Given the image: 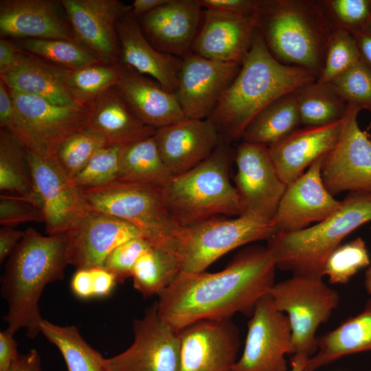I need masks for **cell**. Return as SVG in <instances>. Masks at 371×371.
<instances>
[{"instance_id":"cell-26","label":"cell","mask_w":371,"mask_h":371,"mask_svg":"<svg viewBox=\"0 0 371 371\" xmlns=\"http://www.w3.org/2000/svg\"><path fill=\"white\" fill-rule=\"evenodd\" d=\"M342 120L321 126L299 128L269 147L276 168L287 186L333 148L339 137Z\"/></svg>"},{"instance_id":"cell-22","label":"cell","mask_w":371,"mask_h":371,"mask_svg":"<svg viewBox=\"0 0 371 371\" xmlns=\"http://www.w3.org/2000/svg\"><path fill=\"white\" fill-rule=\"evenodd\" d=\"M202 13L197 0H168L138 21L153 47L183 58L192 53Z\"/></svg>"},{"instance_id":"cell-14","label":"cell","mask_w":371,"mask_h":371,"mask_svg":"<svg viewBox=\"0 0 371 371\" xmlns=\"http://www.w3.org/2000/svg\"><path fill=\"white\" fill-rule=\"evenodd\" d=\"M235 188L243 214L271 221L287 185L280 178L269 148L241 141L234 151Z\"/></svg>"},{"instance_id":"cell-59","label":"cell","mask_w":371,"mask_h":371,"mask_svg":"<svg viewBox=\"0 0 371 371\" xmlns=\"http://www.w3.org/2000/svg\"><path fill=\"white\" fill-rule=\"evenodd\" d=\"M368 129H369L370 132L368 133V136H369V137H370V139L371 140V122L370 123V125L368 126Z\"/></svg>"},{"instance_id":"cell-29","label":"cell","mask_w":371,"mask_h":371,"mask_svg":"<svg viewBox=\"0 0 371 371\" xmlns=\"http://www.w3.org/2000/svg\"><path fill=\"white\" fill-rule=\"evenodd\" d=\"M87 128L103 137L106 145L125 146L153 136L156 129L141 121L115 87L90 104Z\"/></svg>"},{"instance_id":"cell-36","label":"cell","mask_w":371,"mask_h":371,"mask_svg":"<svg viewBox=\"0 0 371 371\" xmlns=\"http://www.w3.org/2000/svg\"><path fill=\"white\" fill-rule=\"evenodd\" d=\"M41 333L59 350L68 371H106L105 358L82 338L76 326L43 319Z\"/></svg>"},{"instance_id":"cell-38","label":"cell","mask_w":371,"mask_h":371,"mask_svg":"<svg viewBox=\"0 0 371 371\" xmlns=\"http://www.w3.org/2000/svg\"><path fill=\"white\" fill-rule=\"evenodd\" d=\"M121 63H98L71 70L67 80V89L75 102L88 106L100 95L117 85Z\"/></svg>"},{"instance_id":"cell-7","label":"cell","mask_w":371,"mask_h":371,"mask_svg":"<svg viewBox=\"0 0 371 371\" xmlns=\"http://www.w3.org/2000/svg\"><path fill=\"white\" fill-rule=\"evenodd\" d=\"M80 190L89 209L128 222L150 246L177 254L183 228L168 212L161 187L117 179Z\"/></svg>"},{"instance_id":"cell-34","label":"cell","mask_w":371,"mask_h":371,"mask_svg":"<svg viewBox=\"0 0 371 371\" xmlns=\"http://www.w3.org/2000/svg\"><path fill=\"white\" fill-rule=\"evenodd\" d=\"M298 112L302 127L328 125L344 117L348 104L328 84L314 80L295 90Z\"/></svg>"},{"instance_id":"cell-41","label":"cell","mask_w":371,"mask_h":371,"mask_svg":"<svg viewBox=\"0 0 371 371\" xmlns=\"http://www.w3.org/2000/svg\"><path fill=\"white\" fill-rule=\"evenodd\" d=\"M360 60V55L352 34L335 28L329 38L322 71L316 80L328 84Z\"/></svg>"},{"instance_id":"cell-16","label":"cell","mask_w":371,"mask_h":371,"mask_svg":"<svg viewBox=\"0 0 371 371\" xmlns=\"http://www.w3.org/2000/svg\"><path fill=\"white\" fill-rule=\"evenodd\" d=\"M179 332V371H233L240 339L231 318L198 321Z\"/></svg>"},{"instance_id":"cell-15","label":"cell","mask_w":371,"mask_h":371,"mask_svg":"<svg viewBox=\"0 0 371 371\" xmlns=\"http://www.w3.org/2000/svg\"><path fill=\"white\" fill-rule=\"evenodd\" d=\"M9 91L21 117L28 148L56 155L67 137L87 127L89 105H56L39 97Z\"/></svg>"},{"instance_id":"cell-9","label":"cell","mask_w":371,"mask_h":371,"mask_svg":"<svg viewBox=\"0 0 371 371\" xmlns=\"http://www.w3.org/2000/svg\"><path fill=\"white\" fill-rule=\"evenodd\" d=\"M323 278L294 276L276 282L269 295L276 308L288 317L293 355L310 358L317 351V330L339 303V295Z\"/></svg>"},{"instance_id":"cell-57","label":"cell","mask_w":371,"mask_h":371,"mask_svg":"<svg viewBox=\"0 0 371 371\" xmlns=\"http://www.w3.org/2000/svg\"><path fill=\"white\" fill-rule=\"evenodd\" d=\"M308 357L302 355H294L291 359L290 371H304Z\"/></svg>"},{"instance_id":"cell-46","label":"cell","mask_w":371,"mask_h":371,"mask_svg":"<svg viewBox=\"0 0 371 371\" xmlns=\"http://www.w3.org/2000/svg\"><path fill=\"white\" fill-rule=\"evenodd\" d=\"M30 221L45 223V216L39 206L17 196L1 195L0 224L2 227H14Z\"/></svg>"},{"instance_id":"cell-39","label":"cell","mask_w":371,"mask_h":371,"mask_svg":"<svg viewBox=\"0 0 371 371\" xmlns=\"http://www.w3.org/2000/svg\"><path fill=\"white\" fill-rule=\"evenodd\" d=\"M370 264L365 240L357 237L337 247L327 257L322 271L330 284H344L348 282L362 269Z\"/></svg>"},{"instance_id":"cell-50","label":"cell","mask_w":371,"mask_h":371,"mask_svg":"<svg viewBox=\"0 0 371 371\" xmlns=\"http://www.w3.org/2000/svg\"><path fill=\"white\" fill-rule=\"evenodd\" d=\"M91 271L94 297L109 296L117 282L114 274L104 267H94L91 268Z\"/></svg>"},{"instance_id":"cell-40","label":"cell","mask_w":371,"mask_h":371,"mask_svg":"<svg viewBox=\"0 0 371 371\" xmlns=\"http://www.w3.org/2000/svg\"><path fill=\"white\" fill-rule=\"evenodd\" d=\"M106 145L102 136L87 127L67 137L58 146L56 156L63 169L72 179L93 155Z\"/></svg>"},{"instance_id":"cell-53","label":"cell","mask_w":371,"mask_h":371,"mask_svg":"<svg viewBox=\"0 0 371 371\" xmlns=\"http://www.w3.org/2000/svg\"><path fill=\"white\" fill-rule=\"evenodd\" d=\"M24 232L12 227H2L0 229V262L9 258L21 240Z\"/></svg>"},{"instance_id":"cell-17","label":"cell","mask_w":371,"mask_h":371,"mask_svg":"<svg viewBox=\"0 0 371 371\" xmlns=\"http://www.w3.org/2000/svg\"><path fill=\"white\" fill-rule=\"evenodd\" d=\"M240 65L207 59L192 52L183 58L175 95L185 117L207 119Z\"/></svg>"},{"instance_id":"cell-4","label":"cell","mask_w":371,"mask_h":371,"mask_svg":"<svg viewBox=\"0 0 371 371\" xmlns=\"http://www.w3.org/2000/svg\"><path fill=\"white\" fill-rule=\"evenodd\" d=\"M256 18L278 61L319 76L333 29L318 0H257Z\"/></svg>"},{"instance_id":"cell-5","label":"cell","mask_w":371,"mask_h":371,"mask_svg":"<svg viewBox=\"0 0 371 371\" xmlns=\"http://www.w3.org/2000/svg\"><path fill=\"white\" fill-rule=\"evenodd\" d=\"M234 159L230 143L221 138L205 160L172 176L161 187L165 205L180 227H188L216 216L243 214L239 195L229 179Z\"/></svg>"},{"instance_id":"cell-32","label":"cell","mask_w":371,"mask_h":371,"mask_svg":"<svg viewBox=\"0 0 371 371\" xmlns=\"http://www.w3.org/2000/svg\"><path fill=\"white\" fill-rule=\"evenodd\" d=\"M0 190L39 206L27 147L19 138L2 130H0Z\"/></svg>"},{"instance_id":"cell-56","label":"cell","mask_w":371,"mask_h":371,"mask_svg":"<svg viewBox=\"0 0 371 371\" xmlns=\"http://www.w3.org/2000/svg\"><path fill=\"white\" fill-rule=\"evenodd\" d=\"M168 1V0H135L131 5V13L137 19Z\"/></svg>"},{"instance_id":"cell-20","label":"cell","mask_w":371,"mask_h":371,"mask_svg":"<svg viewBox=\"0 0 371 371\" xmlns=\"http://www.w3.org/2000/svg\"><path fill=\"white\" fill-rule=\"evenodd\" d=\"M76 39L105 64L120 63L116 23L131 10L118 0H62Z\"/></svg>"},{"instance_id":"cell-55","label":"cell","mask_w":371,"mask_h":371,"mask_svg":"<svg viewBox=\"0 0 371 371\" xmlns=\"http://www.w3.org/2000/svg\"><path fill=\"white\" fill-rule=\"evenodd\" d=\"M11 371H43L38 352L31 349L25 354H19Z\"/></svg>"},{"instance_id":"cell-45","label":"cell","mask_w":371,"mask_h":371,"mask_svg":"<svg viewBox=\"0 0 371 371\" xmlns=\"http://www.w3.org/2000/svg\"><path fill=\"white\" fill-rule=\"evenodd\" d=\"M149 247V244L141 237L129 240L109 254L104 267L114 274L117 282H123L131 277L136 262Z\"/></svg>"},{"instance_id":"cell-48","label":"cell","mask_w":371,"mask_h":371,"mask_svg":"<svg viewBox=\"0 0 371 371\" xmlns=\"http://www.w3.org/2000/svg\"><path fill=\"white\" fill-rule=\"evenodd\" d=\"M205 10L219 11L240 16H254L257 0H197Z\"/></svg>"},{"instance_id":"cell-33","label":"cell","mask_w":371,"mask_h":371,"mask_svg":"<svg viewBox=\"0 0 371 371\" xmlns=\"http://www.w3.org/2000/svg\"><path fill=\"white\" fill-rule=\"evenodd\" d=\"M172 177L161 157L154 135L124 146L119 179L162 187Z\"/></svg>"},{"instance_id":"cell-31","label":"cell","mask_w":371,"mask_h":371,"mask_svg":"<svg viewBox=\"0 0 371 371\" xmlns=\"http://www.w3.org/2000/svg\"><path fill=\"white\" fill-rule=\"evenodd\" d=\"M295 94L283 95L261 110L249 123L241 141L270 147L300 128Z\"/></svg>"},{"instance_id":"cell-35","label":"cell","mask_w":371,"mask_h":371,"mask_svg":"<svg viewBox=\"0 0 371 371\" xmlns=\"http://www.w3.org/2000/svg\"><path fill=\"white\" fill-rule=\"evenodd\" d=\"M181 272L175 253L150 246L136 262L131 273L134 288L143 297L159 295Z\"/></svg>"},{"instance_id":"cell-12","label":"cell","mask_w":371,"mask_h":371,"mask_svg":"<svg viewBox=\"0 0 371 371\" xmlns=\"http://www.w3.org/2000/svg\"><path fill=\"white\" fill-rule=\"evenodd\" d=\"M133 333L126 350L104 359L106 371H179V332L159 317L156 302L134 320Z\"/></svg>"},{"instance_id":"cell-18","label":"cell","mask_w":371,"mask_h":371,"mask_svg":"<svg viewBox=\"0 0 371 371\" xmlns=\"http://www.w3.org/2000/svg\"><path fill=\"white\" fill-rule=\"evenodd\" d=\"M66 233L68 264L77 269L104 267L115 248L133 238H142L128 222L91 209Z\"/></svg>"},{"instance_id":"cell-23","label":"cell","mask_w":371,"mask_h":371,"mask_svg":"<svg viewBox=\"0 0 371 371\" xmlns=\"http://www.w3.org/2000/svg\"><path fill=\"white\" fill-rule=\"evenodd\" d=\"M256 29V14L240 16L204 9L192 52L207 59L241 65Z\"/></svg>"},{"instance_id":"cell-44","label":"cell","mask_w":371,"mask_h":371,"mask_svg":"<svg viewBox=\"0 0 371 371\" xmlns=\"http://www.w3.org/2000/svg\"><path fill=\"white\" fill-rule=\"evenodd\" d=\"M333 29L350 33L371 23V0H318Z\"/></svg>"},{"instance_id":"cell-28","label":"cell","mask_w":371,"mask_h":371,"mask_svg":"<svg viewBox=\"0 0 371 371\" xmlns=\"http://www.w3.org/2000/svg\"><path fill=\"white\" fill-rule=\"evenodd\" d=\"M71 71L23 50L16 65L0 77L10 90L56 105L76 106L67 86Z\"/></svg>"},{"instance_id":"cell-37","label":"cell","mask_w":371,"mask_h":371,"mask_svg":"<svg viewBox=\"0 0 371 371\" xmlns=\"http://www.w3.org/2000/svg\"><path fill=\"white\" fill-rule=\"evenodd\" d=\"M20 48L54 65L70 70L103 63L100 57L82 43L63 39H21Z\"/></svg>"},{"instance_id":"cell-49","label":"cell","mask_w":371,"mask_h":371,"mask_svg":"<svg viewBox=\"0 0 371 371\" xmlns=\"http://www.w3.org/2000/svg\"><path fill=\"white\" fill-rule=\"evenodd\" d=\"M17 346L13 333L6 329L0 332V371H11L19 355Z\"/></svg>"},{"instance_id":"cell-61","label":"cell","mask_w":371,"mask_h":371,"mask_svg":"<svg viewBox=\"0 0 371 371\" xmlns=\"http://www.w3.org/2000/svg\"><path fill=\"white\" fill-rule=\"evenodd\" d=\"M370 230H371V227H370Z\"/></svg>"},{"instance_id":"cell-42","label":"cell","mask_w":371,"mask_h":371,"mask_svg":"<svg viewBox=\"0 0 371 371\" xmlns=\"http://www.w3.org/2000/svg\"><path fill=\"white\" fill-rule=\"evenodd\" d=\"M123 148L106 145L100 148L72 181L84 190L101 187L117 180Z\"/></svg>"},{"instance_id":"cell-24","label":"cell","mask_w":371,"mask_h":371,"mask_svg":"<svg viewBox=\"0 0 371 371\" xmlns=\"http://www.w3.org/2000/svg\"><path fill=\"white\" fill-rule=\"evenodd\" d=\"M60 5V1L54 0H1V36L76 40Z\"/></svg>"},{"instance_id":"cell-60","label":"cell","mask_w":371,"mask_h":371,"mask_svg":"<svg viewBox=\"0 0 371 371\" xmlns=\"http://www.w3.org/2000/svg\"><path fill=\"white\" fill-rule=\"evenodd\" d=\"M370 371H371V368H370Z\"/></svg>"},{"instance_id":"cell-25","label":"cell","mask_w":371,"mask_h":371,"mask_svg":"<svg viewBox=\"0 0 371 371\" xmlns=\"http://www.w3.org/2000/svg\"><path fill=\"white\" fill-rule=\"evenodd\" d=\"M120 63L159 82L175 93L182 58L161 52L148 41L131 12L116 23Z\"/></svg>"},{"instance_id":"cell-11","label":"cell","mask_w":371,"mask_h":371,"mask_svg":"<svg viewBox=\"0 0 371 371\" xmlns=\"http://www.w3.org/2000/svg\"><path fill=\"white\" fill-rule=\"evenodd\" d=\"M34 191L49 235L68 232L89 209L82 192L67 175L56 155L27 148Z\"/></svg>"},{"instance_id":"cell-58","label":"cell","mask_w":371,"mask_h":371,"mask_svg":"<svg viewBox=\"0 0 371 371\" xmlns=\"http://www.w3.org/2000/svg\"><path fill=\"white\" fill-rule=\"evenodd\" d=\"M364 286L367 292L371 295V256L370 264L366 268L364 277Z\"/></svg>"},{"instance_id":"cell-1","label":"cell","mask_w":371,"mask_h":371,"mask_svg":"<svg viewBox=\"0 0 371 371\" xmlns=\"http://www.w3.org/2000/svg\"><path fill=\"white\" fill-rule=\"evenodd\" d=\"M276 265L267 247L248 246L223 270L181 272L159 295L157 313L179 330L204 319L251 315L275 282Z\"/></svg>"},{"instance_id":"cell-43","label":"cell","mask_w":371,"mask_h":371,"mask_svg":"<svg viewBox=\"0 0 371 371\" xmlns=\"http://www.w3.org/2000/svg\"><path fill=\"white\" fill-rule=\"evenodd\" d=\"M328 85L347 104L371 111V70L361 59Z\"/></svg>"},{"instance_id":"cell-19","label":"cell","mask_w":371,"mask_h":371,"mask_svg":"<svg viewBox=\"0 0 371 371\" xmlns=\"http://www.w3.org/2000/svg\"><path fill=\"white\" fill-rule=\"evenodd\" d=\"M324 156L287 186L272 220L278 233L302 230L325 220L340 207L341 201L335 199L322 181Z\"/></svg>"},{"instance_id":"cell-8","label":"cell","mask_w":371,"mask_h":371,"mask_svg":"<svg viewBox=\"0 0 371 371\" xmlns=\"http://www.w3.org/2000/svg\"><path fill=\"white\" fill-rule=\"evenodd\" d=\"M277 233L273 221L249 214L216 216L185 227L177 252L181 272L204 271L228 252L254 242L269 240Z\"/></svg>"},{"instance_id":"cell-54","label":"cell","mask_w":371,"mask_h":371,"mask_svg":"<svg viewBox=\"0 0 371 371\" xmlns=\"http://www.w3.org/2000/svg\"><path fill=\"white\" fill-rule=\"evenodd\" d=\"M351 34L356 41L360 59L371 70V23Z\"/></svg>"},{"instance_id":"cell-52","label":"cell","mask_w":371,"mask_h":371,"mask_svg":"<svg viewBox=\"0 0 371 371\" xmlns=\"http://www.w3.org/2000/svg\"><path fill=\"white\" fill-rule=\"evenodd\" d=\"M23 50L5 38L0 39V76L12 69L18 63Z\"/></svg>"},{"instance_id":"cell-21","label":"cell","mask_w":371,"mask_h":371,"mask_svg":"<svg viewBox=\"0 0 371 371\" xmlns=\"http://www.w3.org/2000/svg\"><path fill=\"white\" fill-rule=\"evenodd\" d=\"M154 137L172 176L200 164L213 153L221 139L216 126L208 119L186 117L156 129Z\"/></svg>"},{"instance_id":"cell-47","label":"cell","mask_w":371,"mask_h":371,"mask_svg":"<svg viewBox=\"0 0 371 371\" xmlns=\"http://www.w3.org/2000/svg\"><path fill=\"white\" fill-rule=\"evenodd\" d=\"M0 126L1 130L12 134L26 146V136L21 117L9 89L1 80H0Z\"/></svg>"},{"instance_id":"cell-6","label":"cell","mask_w":371,"mask_h":371,"mask_svg":"<svg viewBox=\"0 0 371 371\" xmlns=\"http://www.w3.org/2000/svg\"><path fill=\"white\" fill-rule=\"evenodd\" d=\"M370 221L371 192H351L325 220L297 232H278L266 247L277 269L294 276L323 278L328 255L350 233Z\"/></svg>"},{"instance_id":"cell-2","label":"cell","mask_w":371,"mask_h":371,"mask_svg":"<svg viewBox=\"0 0 371 371\" xmlns=\"http://www.w3.org/2000/svg\"><path fill=\"white\" fill-rule=\"evenodd\" d=\"M317 78L308 70L278 61L256 29L238 73L207 119L224 140L230 144L241 140L245 129L261 110Z\"/></svg>"},{"instance_id":"cell-51","label":"cell","mask_w":371,"mask_h":371,"mask_svg":"<svg viewBox=\"0 0 371 371\" xmlns=\"http://www.w3.org/2000/svg\"><path fill=\"white\" fill-rule=\"evenodd\" d=\"M74 294L80 299L94 297L93 278L91 269H78L71 280Z\"/></svg>"},{"instance_id":"cell-27","label":"cell","mask_w":371,"mask_h":371,"mask_svg":"<svg viewBox=\"0 0 371 371\" xmlns=\"http://www.w3.org/2000/svg\"><path fill=\"white\" fill-rule=\"evenodd\" d=\"M116 87L133 113L155 129L186 118L175 93L122 63Z\"/></svg>"},{"instance_id":"cell-30","label":"cell","mask_w":371,"mask_h":371,"mask_svg":"<svg viewBox=\"0 0 371 371\" xmlns=\"http://www.w3.org/2000/svg\"><path fill=\"white\" fill-rule=\"evenodd\" d=\"M371 350V297L363 309L327 333L317 336L316 352L304 371H315L345 356Z\"/></svg>"},{"instance_id":"cell-13","label":"cell","mask_w":371,"mask_h":371,"mask_svg":"<svg viewBox=\"0 0 371 371\" xmlns=\"http://www.w3.org/2000/svg\"><path fill=\"white\" fill-rule=\"evenodd\" d=\"M288 354H293L289 321L268 293L251 315L243 353L233 371H287Z\"/></svg>"},{"instance_id":"cell-3","label":"cell","mask_w":371,"mask_h":371,"mask_svg":"<svg viewBox=\"0 0 371 371\" xmlns=\"http://www.w3.org/2000/svg\"><path fill=\"white\" fill-rule=\"evenodd\" d=\"M67 233L43 236L28 227L7 261L1 292L8 304L7 330L41 333L38 302L47 284L63 279L68 265Z\"/></svg>"},{"instance_id":"cell-10","label":"cell","mask_w":371,"mask_h":371,"mask_svg":"<svg viewBox=\"0 0 371 371\" xmlns=\"http://www.w3.org/2000/svg\"><path fill=\"white\" fill-rule=\"evenodd\" d=\"M359 111L348 104L339 137L322 161V181L334 196L344 192H371V140L359 125Z\"/></svg>"}]
</instances>
